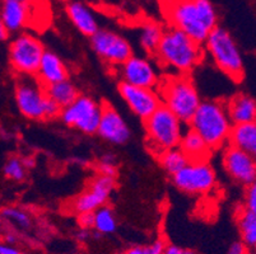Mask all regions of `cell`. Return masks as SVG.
<instances>
[{
  "instance_id": "cell-1",
  "label": "cell",
  "mask_w": 256,
  "mask_h": 254,
  "mask_svg": "<svg viewBox=\"0 0 256 254\" xmlns=\"http://www.w3.org/2000/svg\"><path fill=\"white\" fill-rule=\"evenodd\" d=\"M206 55V48L200 42L188 36L176 27H170L164 31L153 59L168 74H190L202 64Z\"/></svg>"
},
{
  "instance_id": "cell-2",
  "label": "cell",
  "mask_w": 256,
  "mask_h": 254,
  "mask_svg": "<svg viewBox=\"0 0 256 254\" xmlns=\"http://www.w3.org/2000/svg\"><path fill=\"white\" fill-rule=\"evenodd\" d=\"M166 17L171 27L178 28L200 43L218 27V13L210 0H168Z\"/></svg>"
},
{
  "instance_id": "cell-3",
  "label": "cell",
  "mask_w": 256,
  "mask_h": 254,
  "mask_svg": "<svg viewBox=\"0 0 256 254\" xmlns=\"http://www.w3.org/2000/svg\"><path fill=\"white\" fill-rule=\"evenodd\" d=\"M188 126L206 140L212 150H218L230 144L234 125L228 115L226 102L206 99L202 101Z\"/></svg>"
},
{
  "instance_id": "cell-4",
  "label": "cell",
  "mask_w": 256,
  "mask_h": 254,
  "mask_svg": "<svg viewBox=\"0 0 256 254\" xmlns=\"http://www.w3.org/2000/svg\"><path fill=\"white\" fill-rule=\"evenodd\" d=\"M18 111L30 121H51L60 117L62 107L48 97L46 87L36 76H18L14 84Z\"/></svg>"
},
{
  "instance_id": "cell-5",
  "label": "cell",
  "mask_w": 256,
  "mask_h": 254,
  "mask_svg": "<svg viewBox=\"0 0 256 254\" xmlns=\"http://www.w3.org/2000/svg\"><path fill=\"white\" fill-rule=\"evenodd\" d=\"M157 90L162 99V104L168 107L184 123L188 125L192 122L198 107L202 103V98L190 75H164Z\"/></svg>"
},
{
  "instance_id": "cell-6",
  "label": "cell",
  "mask_w": 256,
  "mask_h": 254,
  "mask_svg": "<svg viewBox=\"0 0 256 254\" xmlns=\"http://www.w3.org/2000/svg\"><path fill=\"white\" fill-rule=\"evenodd\" d=\"M144 122L146 146L157 157L162 151L180 146L186 127L174 112L160 104Z\"/></svg>"
},
{
  "instance_id": "cell-7",
  "label": "cell",
  "mask_w": 256,
  "mask_h": 254,
  "mask_svg": "<svg viewBox=\"0 0 256 254\" xmlns=\"http://www.w3.org/2000/svg\"><path fill=\"white\" fill-rule=\"evenodd\" d=\"M204 46H206L204 47L206 52L208 53L212 61L223 74L236 83L244 80L245 76L244 57L234 36L226 28L220 25L214 28L204 42Z\"/></svg>"
},
{
  "instance_id": "cell-8",
  "label": "cell",
  "mask_w": 256,
  "mask_h": 254,
  "mask_svg": "<svg viewBox=\"0 0 256 254\" xmlns=\"http://www.w3.org/2000/svg\"><path fill=\"white\" fill-rule=\"evenodd\" d=\"M46 48L31 32H20L10 39L8 64L17 76H36Z\"/></svg>"
},
{
  "instance_id": "cell-9",
  "label": "cell",
  "mask_w": 256,
  "mask_h": 254,
  "mask_svg": "<svg viewBox=\"0 0 256 254\" xmlns=\"http://www.w3.org/2000/svg\"><path fill=\"white\" fill-rule=\"evenodd\" d=\"M104 103L90 95L80 94L68 107L62 109L60 121L70 129L84 135H94L98 131Z\"/></svg>"
},
{
  "instance_id": "cell-10",
  "label": "cell",
  "mask_w": 256,
  "mask_h": 254,
  "mask_svg": "<svg viewBox=\"0 0 256 254\" xmlns=\"http://www.w3.org/2000/svg\"><path fill=\"white\" fill-rule=\"evenodd\" d=\"M172 185L186 195H206L217 183V174L209 160H190L186 167L171 177Z\"/></svg>"
},
{
  "instance_id": "cell-11",
  "label": "cell",
  "mask_w": 256,
  "mask_h": 254,
  "mask_svg": "<svg viewBox=\"0 0 256 254\" xmlns=\"http://www.w3.org/2000/svg\"><path fill=\"white\" fill-rule=\"evenodd\" d=\"M90 42L94 53L108 66L118 67L134 55L132 45L125 37L106 28H100L90 37Z\"/></svg>"
},
{
  "instance_id": "cell-12",
  "label": "cell",
  "mask_w": 256,
  "mask_h": 254,
  "mask_svg": "<svg viewBox=\"0 0 256 254\" xmlns=\"http://www.w3.org/2000/svg\"><path fill=\"white\" fill-rule=\"evenodd\" d=\"M160 65L154 59L146 56L132 55L124 64L116 67L121 81L132 84L136 87L157 89L162 75L158 70Z\"/></svg>"
},
{
  "instance_id": "cell-13",
  "label": "cell",
  "mask_w": 256,
  "mask_h": 254,
  "mask_svg": "<svg viewBox=\"0 0 256 254\" xmlns=\"http://www.w3.org/2000/svg\"><path fill=\"white\" fill-rule=\"evenodd\" d=\"M222 165L227 176L242 187H248L256 179V160L238 146L228 144L223 148Z\"/></svg>"
},
{
  "instance_id": "cell-14",
  "label": "cell",
  "mask_w": 256,
  "mask_h": 254,
  "mask_svg": "<svg viewBox=\"0 0 256 254\" xmlns=\"http://www.w3.org/2000/svg\"><path fill=\"white\" fill-rule=\"evenodd\" d=\"M116 187V177L98 174L90 182L88 187L72 202V210L78 215L80 213L96 211L110 200Z\"/></svg>"
},
{
  "instance_id": "cell-15",
  "label": "cell",
  "mask_w": 256,
  "mask_h": 254,
  "mask_svg": "<svg viewBox=\"0 0 256 254\" xmlns=\"http://www.w3.org/2000/svg\"><path fill=\"white\" fill-rule=\"evenodd\" d=\"M121 99L130 111L140 120H146L162 104V99L157 89L142 88L120 81L118 87Z\"/></svg>"
},
{
  "instance_id": "cell-16",
  "label": "cell",
  "mask_w": 256,
  "mask_h": 254,
  "mask_svg": "<svg viewBox=\"0 0 256 254\" xmlns=\"http://www.w3.org/2000/svg\"><path fill=\"white\" fill-rule=\"evenodd\" d=\"M97 135L108 144L124 145L132 137V130L125 118L112 106L104 103V112Z\"/></svg>"
},
{
  "instance_id": "cell-17",
  "label": "cell",
  "mask_w": 256,
  "mask_h": 254,
  "mask_svg": "<svg viewBox=\"0 0 256 254\" xmlns=\"http://www.w3.org/2000/svg\"><path fill=\"white\" fill-rule=\"evenodd\" d=\"M65 13L76 31L80 32L83 36L90 37L100 29L94 11L80 0H70L65 4Z\"/></svg>"
},
{
  "instance_id": "cell-18",
  "label": "cell",
  "mask_w": 256,
  "mask_h": 254,
  "mask_svg": "<svg viewBox=\"0 0 256 254\" xmlns=\"http://www.w3.org/2000/svg\"><path fill=\"white\" fill-rule=\"evenodd\" d=\"M31 4L3 0L2 5V24L13 33H20L30 24L31 19Z\"/></svg>"
},
{
  "instance_id": "cell-19",
  "label": "cell",
  "mask_w": 256,
  "mask_h": 254,
  "mask_svg": "<svg viewBox=\"0 0 256 254\" xmlns=\"http://www.w3.org/2000/svg\"><path fill=\"white\" fill-rule=\"evenodd\" d=\"M36 78L42 85L48 87L51 84L69 79L68 66L65 65V62L58 53L51 50H46L42 60H41V65H40Z\"/></svg>"
},
{
  "instance_id": "cell-20",
  "label": "cell",
  "mask_w": 256,
  "mask_h": 254,
  "mask_svg": "<svg viewBox=\"0 0 256 254\" xmlns=\"http://www.w3.org/2000/svg\"><path fill=\"white\" fill-rule=\"evenodd\" d=\"M228 115L234 125H245L256 121V99L246 93H237L227 102Z\"/></svg>"
},
{
  "instance_id": "cell-21",
  "label": "cell",
  "mask_w": 256,
  "mask_h": 254,
  "mask_svg": "<svg viewBox=\"0 0 256 254\" xmlns=\"http://www.w3.org/2000/svg\"><path fill=\"white\" fill-rule=\"evenodd\" d=\"M180 148L188 155V159L192 160V162H196V160H209V158L212 157V153H213V150L206 144V140L200 136L194 129H192L190 126H188L185 132H184Z\"/></svg>"
},
{
  "instance_id": "cell-22",
  "label": "cell",
  "mask_w": 256,
  "mask_h": 254,
  "mask_svg": "<svg viewBox=\"0 0 256 254\" xmlns=\"http://www.w3.org/2000/svg\"><path fill=\"white\" fill-rule=\"evenodd\" d=\"M164 31L166 29L162 27V24L153 20H148L142 24L140 31H139V45L144 53L150 56L154 55L160 41L164 38Z\"/></svg>"
},
{
  "instance_id": "cell-23",
  "label": "cell",
  "mask_w": 256,
  "mask_h": 254,
  "mask_svg": "<svg viewBox=\"0 0 256 254\" xmlns=\"http://www.w3.org/2000/svg\"><path fill=\"white\" fill-rule=\"evenodd\" d=\"M230 144L246 150L256 160V121L245 125H234Z\"/></svg>"
},
{
  "instance_id": "cell-24",
  "label": "cell",
  "mask_w": 256,
  "mask_h": 254,
  "mask_svg": "<svg viewBox=\"0 0 256 254\" xmlns=\"http://www.w3.org/2000/svg\"><path fill=\"white\" fill-rule=\"evenodd\" d=\"M46 92H48V97L55 103L59 104L62 108L68 107L69 104L73 103L76 98L80 95L76 84L72 80H69V79H65V80L59 81V83L51 84V85L46 87Z\"/></svg>"
},
{
  "instance_id": "cell-25",
  "label": "cell",
  "mask_w": 256,
  "mask_h": 254,
  "mask_svg": "<svg viewBox=\"0 0 256 254\" xmlns=\"http://www.w3.org/2000/svg\"><path fill=\"white\" fill-rule=\"evenodd\" d=\"M156 158L158 159L160 168H162L170 177H172L174 174L180 172L181 169H182L184 167H186V165L188 164V162H190L188 155L184 153L182 149H181L180 146L162 151V153L158 154Z\"/></svg>"
},
{
  "instance_id": "cell-26",
  "label": "cell",
  "mask_w": 256,
  "mask_h": 254,
  "mask_svg": "<svg viewBox=\"0 0 256 254\" xmlns=\"http://www.w3.org/2000/svg\"><path fill=\"white\" fill-rule=\"evenodd\" d=\"M237 225L242 242L248 247H254L256 243V215L242 206L237 210L236 214Z\"/></svg>"
},
{
  "instance_id": "cell-27",
  "label": "cell",
  "mask_w": 256,
  "mask_h": 254,
  "mask_svg": "<svg viewBox=\"0 0 256 254\" xmlns=\"http://www.w3.org/2000/svg\"><path fill=\"white\" fill-rule=\"evenodd\" d=\"M27 167L24 165L23 158L9 157L3 164V176L6 181L13 183H20L27 178Z\"/></svg>"
},
{
  "instance_id": "cell-28",
  "label": "cell",
  "mask_w": 256,
  "mask_h": 254,
  "mask_svg": "<svg viewBox=\"0 0 256 254\" xmlns=\"http://www.w3.org/2000/svg\"><path fill=\"white\" fill-rule=\"evenodd\" d=\"M2 215L6 221L12 223L22 230H28L32 227V218L26 210L18 206H6L2 211Z\"/></svg>"
},
{
  "instance_id": "cell-29",
  "label": "cell",
  "mask_w": 256,
  "mask_h": 254,
  "mask_svg": "<svg viewBox=\"0 0 256 254\" xmlns=\"http://www.w3.org/2000/svg\"><path fill=\"white\" fill-rule=\"evenodd\" d=\"M94 214H96V223H94V229L93 230H97L102 234H111V233L115 232L118 224H116V218L110 207L104 205V206L96 210Z\"/></svg>"
},
{
  "instance_id": "cell-30",
  "label": "cell",
  "mask_w": 256,
  "mask_h": 254,
  "mask_svg": "<svg viewBox=\"0 0 256 254\" xmlns=\"http://www.w3.org/2000/svg\"><path fill=\"white\" fill-rule=\"evenodd\" d=\"M98 174L110 177L118 176V158H116L115 154L107 151L100 157Z\"/></svg>"
},
{
  "instance_id": "cell-31",
  "label": "cell",
  "mask_w": 256,
  "mask_h": 254,
  "mask_svg": "<svg viewBox=\"0 0 256 254\" xmlns=\"http://www.w3.org/2000/svg\"><path fill=\"white\" fill-rule=\"evenodd\" d=\"M166 247L167 244L164 239H158L150 247H132L124 254H162Z\"/></svg>"
},
{
  "instance_id": "cell-32",
  "label": "cell",
  "mask_w": 256,
  "mask_h": 254,
  "mask_svg": "<svg viewBox=\"0 0 256 254\" xmlns=\"http://www.w3.org/2000/svg\"><path fill=\"white\" fill-rule=\"evenodd\" d=\"M242 206L256 215V179L251 185L245 187V196H244V205Z\"/></svg>"
},
{
  "instance_id": "cell-33",
  "label": "cell",
  "mask_w": 256,
  "mask_h": 254,
  "mask_svg": "<svg viewBox=\"0 0 256 254\" xmlns=\"http://www.w3.org/2000/svg\"><path fill=\"white\" fill-rule=\"evenodd\" d=\"M94 223H96V214H94V211L78 214L79 228H83V229H94Z\"/></svg>"
},
{
  "instance_id": "cell-34",
  "label": "cell",
  "mask_w": 256,
  "mask_h": 254,
  "mask_svg": "<svg viewBox=\"0 0 256 254\" xmlns=\"http://www.w3.org/2000/svg\"><path fill=\"white\" fill-rule=\"evenodd\" d=\"M228 254H250V251L245 242H234L228 249Z\"/></svg>"
},
{
  "instance_id": "cell-35",
  "label": "cell",
  "mask_w": 256,
  "mask_h": 254,
  "mask_svg": "<svg viewBox=\"0 0 256 254\" xmlns=\"http://www.w3.org/2000/svg\"><path fill=\"white\" fill-rule=\"evenodd\" d=\"M162 254H192L188 249H182L178 246H167Z\"/></svg>"
},
{
  "instance_id": "cell-36",
  "label": "cell",
  "mask_w": 256,
  "mask_h": 254,
  "mask_svg": "<svg viewBox=\"0 0 256 254\" xmlns=\"http://www.w3.org/2000/svg\"><path fill=\"white\" fill-rule=\"evenodd\" d=\"M90 229H83V228H80L79 233L76 234V239L80 242H84V241H87V239H90V235H92V233H90Z\"/></svg>"
},
{
  "instance_id": "cell-37",
  "label": "cell",
  "mask_w": 256,
  "mask_h": 254,
  "mask_svg": "<svg viewBox=\"0 0 256 254\" xmlns=\"http://www.w3.org/2000/svg\"><path fill=\"white\" fill-rule=\"evenodd\" d=\"M20 252L14 248V247H12L10 244H3V246L0 247V254H18Z\"/></svg>"
},
{
  "instance_id": "cell-38",
  "label": "cell",
  "mask_w": 256,
  "mask_h": 254,
  "mask_svg": "<svg viewBox=\"0 0 256 254\" xmlns=\"http://www.w3.org/2000/svg\"><path fill=\"white\" fill-rule=\"evenodd\" d=\"M10 36L12 33L6 29V25H3L0 23V39H2V41H8V39L10 38Z\"/></svg>"
},
{
  "instance_id": "cell-39",
  "label": "cell",
  "mask_w": 256,
  "mask_h": 254,
  "mask_svg": "<svg viewBox=\"0 0 256 254\" xmlns=\"http://www.w3.org/2000/svg\"><path fill=\"white\" fill-rule=\"evenodd\" d=\"M23 162H24V165L27 167V169H34V168L36 167V160L32 157L23 158Z\"/></svg>"
},
{
  "instance_id": "cell-40",
  "label": "cell",
  "mask_w": 256,
  "mask_h": 254,
  "mask_svg": "<svg viewBox=\"0 0 256 254\" xmlns=\"http://www.w3.org/2000/svg\"><path fill=\"white\" fill-rule=\"evenodd\" d=\"M9 1H20V3L31 4V1H32V0H9Z\"/></svg>"
},
{
  "instance_id": "cell-41",
  "label": "cell",
  "mask_w": 256,
  "mask_h": 254,
  "mask_svg": "<svg viewBox=\"0 0 256 254\" xmlns=\"http://www.w3.org/2000/svg\"><path fill=\"white\" fill-rule=\"evenodd\" d=\"M254 248H255V251H256V243H255V246H254Z\"/></svg>"
},
{
  "instance_id": "cell-42",
  "label": "cell",
  "mask_w": 256,
  "mask_h": 254,
  "mask_svg": "<svg viewBox=\"0 0 256 254\" xmlns=\"http://www.w3.org/2000/svg\"><path fill=\"white\" fill-rule=\"evenodd\" d=\"M18 254H26V253H20H20H18Z\"/></svg>"
}]
</instances>
